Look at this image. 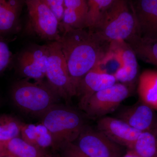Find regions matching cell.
Returning <instances> with one entry per match:
<instances>
[{"label":"cell","mask_w":157,"mask_h":157,"mask_svg":"<svg viewBox=\"0 0 157 157\" xmlns=\"http://www.w3.org/2000/svg\"><path fill=\"white\" fill-rule=\"evenodd\" d=\"M67 66L76 96L86 74L98 66L111 52L112 44L99 39L87 28L71 29L61 33L58 41Z\"/></svg>","instance_id":"obj_1"},{"label":"cell","mask_w":157,"mask_h":157,"mask_svg":"<svg viewBox=\"0 0 157 157\" xmlns=\"http://www.w3.org/2000/svg\"><path fill=\"white\" fill-rule=\"evenodd\" d=\"M90 30L101 40L110 44L125 42L138 35L132 2L130 0H115Z\"/></svg>","instance_id":"obj_2"},{"label":"cell","mask_w":157,"mask_h":157,"mask_svg":"<svg viewBox=\"0 0 157 157\" xmlns=\"http://www.w3.org/2000/svg\"><path fill=\"white\" fill-rule=\"evenodd\" d=\"M10 97L13 104L24 112L41 117L57 104L59 97L47 82H32L23 78L12 85Z\"/></svg>","instance_id":"obj_3"},{"label":"cell","mask_w":157,"mask_h":157,"mask_svg":"<svg viewBox=\"0 0 157 157\" xmlns=\"http://www.w3.org/2000/svg\"><path fill=\"white\" fill-rule=\"evenodd\" d=\"M41 118L42 124L52 136L56 149L76 141L85 127L79 113L57 104L51 107Z\"/></svg>","instance_id":"obj_4"},{"label":"cell","mask_w":157,"mask_h":157,"mask_svg":"<svg viewBox=\"0 0 157 157\" xmlns=\"http://www.w3.org/2000/svg\"><path fill=\"white\" fill-rule=\"evenodd\" d=\"M28 20L25 27L28 35L46 41H59L61 36L59 22L43 0H25Z\"/></svg>","instance_id":"obj_5"},{"label":"cell","mask_w":157,"mask_h":157,"mask_svg":"<svg viewBox=\"0 0 157 157\" xmlns=\"http://www.w3.org/2000/svg\"><path fill=\"white\" fill-rule=\"evenodd\" d=\"M47 45L49 56L45 75L47 82L59 98L69 103L76 94L60 45L58 41L49 42Z\"/></svg>","instance_id":"obj_6"},{"label":"cell","mask_w":157,"mask_h":157,"mask_svg":"<svg viewBox=\"0 0 157 157\" xmlns=\"http://www.w3.org/2000/svg\"><path fill=\"white\" fill-rule=\"evenodd\" d=\"M75 143L89 157H123L124 147L113 141L99 130L85 127Z\"/></svg>","instance_id":"obj_7"},{"label":"cell","mask_w":157,"mask_h":157,"mask_svg":"<svg viewBox=\"0 0 157 157\" xmlns=\"http://www.w3.org/2000/svg\"><path fill=\"white\" fill-rule=\"evenodd\" d=\"M130 91L126 85L116 83L112 86L95 93L89 100L84 109L91 117L101 118L115 111Z\"/></svg>","instance_id":"obj_8"},{"label":"cell","mask_w":157,"mask_h":157,"mask_svg":"<svg viewBox=\"0 0 157 157\" xmlns=\"http://www.w3.org/2000/svg\"><path fill=\"white\" fill-rule=\"evenodd\" d=\"M48 45H31L24 49L17 58L18 72L24 78L43 81L48 66Z\"/></svg>","instance_id":"obj_9"},{"label":"cell","mask_w":157,"mask_h":157,"mask_svg":"<svg viewBox=\"0 0 157 157\" xmlns=\"http://www.w3.org/2000/svg\"><path fill=\"white\" fill-rule=\"evenodd\" d=\"M97 129L109 139L128 149H131L141 132L130 126L118 118L110 117L100 118Z\"/></svg>","instance_id":"obj_10"},{"label":"cell","mask_w":157,"mask_h":157,"mask_svg":"<svg viewBox=\"0 0 157 157\" xmlns=\"http://www.w3.org/2000/svg\"><path fill=\"white\" fill-rule=\"evenodd\" d=\"M155 110L140 101L122 109L117 116L118 118L140 132L157 133V116Z\"/></svg>","instance_id":"obj_11"},{"label":"cell","mask_w":157,"mask_h":157,"mask_svg":"<svg viewBox=\"0 0 157 157\" xmlns=\"http://www.w3.org/2000/svg\"><path fill=\"white\" fill-rule=\"evenodd\" d=\"M132 6L138 35L143 38L157 39V0H135Z\"/></svg>","instance_id":"obj_12"},{"label":"cell","mask_w":157,"mask_h":157,"mask_svg":"<svg viewBox=\"0 0 157 157\" xmlns=\"http://www.w3.org/2000/svg\"><path fill=\"white\" fill-rule=\"evenodd\" d=\"M114 75L92 69L82 78L77 96L79 97V106L84 110L90 98L95 93L116 83Z\"/></svg>","instance_id":"obj_13"},{"label":"cell","mask_w":157,"mask_h":157,"mask_svg":"<svg viewBox=\"0 0 157 157\" xmlns=\"http://www.w3.org/2000/svg\"><path fill=\"white\" fill-rule=\"evenodd\" d=\"M88 13L86 0H64V10L59 24L61 33L71 29L86 28Z\"/></svg>","instance_id":"obj_14"},{"label":"cell","mask_w":157,"mask_h":157,"mask_svg":"<svg viewBox=\"0 0 157 157\" xmlns=\"http://www.w3.org/2000/svg\"><path fill=\"white\" fill-rule=\"evenodd\" d=\"M25 0H0V35L18 31Z\"/></svg>","instance_id":"obj_15"},{"label":"cell","mask_w":157,"mask_h":157,"mask_svg":"<svg viewBox=\"0 0 157 157\" xmlns=\"http://www.w3.org/2000/svg\"><path fill=\"white\" fill-rule=\"evenodd\" d=\"M118 55L121 66L114 74L117 81L125 84L135 81L138 71L137 56L135 52L125 42H120Z\"/></svg>","instance_id":"obj_16"},{"label":"cell","mask_w":157,"mask_h":157,"mask_svg":"<svg viewBox=\"0 0 157 157\" xmlns=\"http://www.w3.org/2000/svg\"><path fill=\"white\" fill-rule=\"evenodd\" d=\"M0 155L2 157H54L47 150L31 145L21 137L0 142Z\"/></svg>","instance_id":"obj_17"},{"label":"cell","mask_w":157,"mask_h":157,"mask_svg":"<svg viewBox=\"0 0 157 157\" xmlns=\"http://www.w3.org/2000/svg\"><path fill=\"white\" fill-rule=\"evenodd\" d=\"M20 137L38 148L45 150L49 147L56 149L51 134L42 123L36 125L23 123Z\"/></svg>","instance_id":"obj_18"},{"label":"cell","mask_w":157,"mask_h":157,"mask_svg":"<svg viewBox=\"0 0 157 157\" xmlns=\"http://www.w3.org/2000/svg\"><path fill=\"white\" fill-rule=\"evenodd\" d=\"M137 92L140 101L157 110V71L144 70L138 79Z\"/></svg>","instance_id":"obj_19"},{"label":"cell","mask_w":157,"mask_h":157,"mask_svg":"<svg viewBox=\"0 0 157 157\" xmlns=\"http://www.w3.org/2000/svg\"><path fill=\"white\" fill-rule=\"evenodd\" d=\"M126 42L138 58L157 67V39H146L136 35Z\"/></svg>","instance_id":"obj_20"},{"label":"cell","mask_w":157,"mask_h":157,"mask_svg":"<svg viewBox=\"0 0 157 157\" xmlns=\"http://www.w3.org/2000/svg\"><path fill=\"white\" fill-rule=\"evenodd\" d=\"M131 150L139 157H157V133L141 132Z\"/></svg>","instance_id":"obj_21"},{"label":"cell","mask_w":157,"mask_h":157,"mask_svg":"<svg viewBox=\"0 0 157 157\" xmlns=\"http://www.w3.org/2000/svg\"><path fill=\"white\" fill-rule=\"evenodd\" d=\"M22 124L14 116L0 114V142L20 137Z\"/></svg>","instance_id":"obj_22"},{"label":"cell","mask_w":157,"mask_h":157,"mask_svg":"<svg viewBox=\"0 0 157 157\" xmlns=\"http://www.w3.org/2000/svg\"><path fill=\"white\" fill-rule=\"evenodd\" d=\"M115 0H86L88 13L86 28L91 29L95 25L104 11L112 5Z\"/></svg>","instance_id":"obj_23"},{"label":"cell","mask_w":157,"mask_h":157,"mask_svg":"<svg viewBox=\"0 0 157 157\" xmlns=\"http://www.w3.org/2000/svg\"><path fill=\"white\" fill-rule=\"evenodd\" d=\"M13 59L12 52L7 42L0 35V75L9 67Z\"/></svg>","instance_id":"obj_24"},{"label":"cell","mask_w":157,"mask_h":157,"mask_svg":"<svg viewBox=\"0 0 157 157\" xmlns=\"http://www.w3.org/2000/svg\"><path fill=\"white\" fill-rule=\"evenodd\" d=\"M60 149L62 157H89L82 152L74 142L65 144Z\"/></svg>","instance_id":"obj_25"},{"label":"cell","mask_w":157,"mask_h":157,"mask_svg":"<svg viewBox=\"0 0 157 157\" xmlns=\"http://www.w3.org/2000/svg\"><path fill=\"white\" fill-rule=\"evenodd\" d=\"M58 19L61 21L64 10V0H43Z\"/></svg>","instance_id":"obj_26"},{"label":"cell","mask_w":157,"mask_h":157,"mask_svg":"<svg viewBox=\"0 0 157 157\" xmlns=\"http://www.w3.org/2000/svg\"><path fill=\"white\" fill-rule=\"evenodd\" d=\"M123 157H139L137 156L133 151L131 149H128Z\"/></svg>","instance_id":"obj_27"},{"label":"cell","mask_w":157,"mask_h":157,"mask_svg":"<svg viewBox=\"0 0 157 157\" xmlns=\"http://www.w3.org/2000/svg\"><path fill=\"white\" fill-rule=\"evenodd\" d=\"M0 157H2V155H0Z\"/></svg>","instance_id":"obj_28"},{"label":"cell","mask_w":157,"mask_h":157,"mask_svg":"<svg viewBox=\"0 0 157 157\" xmlns=\"http://www.w3.org/2000/svg\"></svg>","instance_id":"obj_29"}]
</instances>
